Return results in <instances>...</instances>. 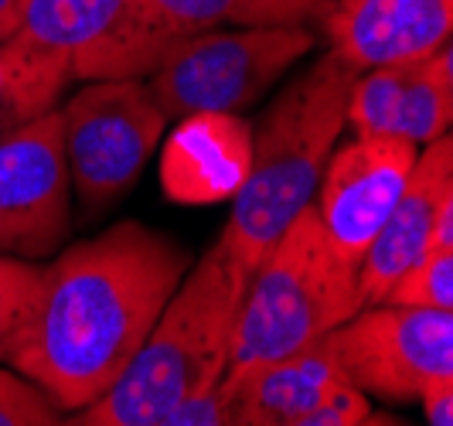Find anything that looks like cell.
<instances>
[{
  "instance_id": "cell-1",
  "label": "cell",
  "mask_w": 453,
  "mask_h": 426,
  "mask_svg": "<svg viewBox=\"0 0 453 426\" xmlns=\"http://www.w3.org/2000/svg\"><path fill=\"white\" fill-rule=\"evenodd\" d=\"M191 267L188 249L143 222H119L42 267V290L4 365L62 413L103 399L147 341Z\"/></svg>"
},
{
  "instance_id": "cell-2",
  "label": "cell",
  "mask_w": 453,
  "mask_h": 426,
  "mask_svg": "<svg viewBox=\"0 0 453 426\" xmlns=\"http://www.w3.org/2000/svg\"><path fill=\"white\" fill-rule=\"evenodd\" d=\"M358 72L327 48L276 92L252 130L250 178L232 198L222 232L250 273L266 259L283 228L314 205L324 167L348 130V99Z\"/></svg>"
},
{
  "instance_id": "cell-3",
  "label": "cell",
  "mask_w": 453,
  "mask_h": 426,
  "mask_svg": "<svg viewBox=\"0 0 453 426\" xmlns=\"http://www.w3.org/2000/svg\"><path fill=\"white\" fill-rule=\"evenodd\" d=\"M246 280L250 269L226 236H219L202 259L188 267L127 372L103 399L79 409L72 423L157 426L171 406L219 385L232 359V331Z\"/></svg>"
},
{
  "instance_id": "cell-4",
  "label": "cell",
  "mask_w": 453,
  "mask_h": 426,
  "mask_svg": "<svg viewBox=\"0 0 453 426\" xmlns=\"http://www.w3.org/2000/svg\"><path fill=\"white\" fill-rule=\"evenodd\" d=\"M358 311V269L334 252L318 208L307 205L246 280L226 376L307 348Z\"/></svg>"
},
{
  "instance_id": "cell-5",
  "label": "cell",
  "mask_w": 453,
  "mask_h": 426,
  "mask_svg": "<svg viewBox=\"0 0 453 426\" xmlns=\"http://www.w3.org/2000/svg\"><path fill=\"white\" fill-rule=\"evenodd\" d=\"M314 48L318 27L307 24L198 31L184 35L167 51L147 86L167 120L191 112H242Z\"/></svg>"
},
{
  "instance_id": "cell-6",
  "label": "cell",
  "mask_w": 453,
  "mask_h": 426,
  "mask_svg": "<svg viewBox=\"0 0 453 426\" xmlns=\"http://www.w3.org/2000/svg\"><path fill=\"white\" fill-rule=\"evenodd\" d=\"M58 112L72 195L86 215L110 208L134 188L167 127L147 79L86 82Z\"/></svg>"
},
{
  "instance_id": "cell-7",
  "label": "cell",
  "mask_w": 453,
  "mask_h": 426,
  "mask_svg": "<svg viewBox=\"0 0 453 426\" xmlns=\"http://www.w3.org/2000/svg\"><path fill=\"white\" fill-rule=\"evenodd\" d=\"M21 31L58 48L75 82L150 79L184 38L157 0H24Z\"/></svg>"
},
{
  "instance_id": "cell-8",
  "label": "cell",
  "mask_w": 453,
  "mask_h": 426,
  "mask_svg": "<svg viewBox=\"0 0 453 426\" xmlns=\"http://www.w3.org/2000/svg\"><path fill=\"white\" fill-rule=\"evenodd\" d=\"M344 379L386 403H419L453 382V311L372 304L331 331Z\"/></svg>"
},
{
  "instance_id": "cell-9",
  "label": "cell",
  "mask_w": 453,
  "mask_h": 426,
  "mask_svg": "<svg viewBox=\"0 0 453 426\" xmlns=\"http://www.w3.org/2000/svg\"><path fill=\"white\" fill-rule=\"evenodd\" d=\"M72 222L62 112L0 134V252L21 259L55 256Z\"/></svg>"
},
{
  "instance_id": "cell-10",
  "label": "cell",
  "mask_w": 453,
  "mask_h": 426,
  "mask_svg": "<svg viewBox=\"0 0 453 426\" xmlns=\"http://www.w3.org/2000/svg\"><path fill=\"white\" fill-rule=\"evenodd\" d=\"M419 147L399 136H355L334 147L314 195V208L331 246L348 267L365 252L399 202Z\"/></svg>"
},
{
  "instance_id": "cell-11",
  "label": "cell",
  "mask_w": 453,
  "mask_h": 426,
  "mask_svg": "<svg viewBox=\"0 0 453 426\" xmlns=\"http://www.w3.org/2000/svg\"><path fill=\"white\" fill-rule=\"evenodd\" d=\"M355 136H399L416 147L453 130V106L440 51L358 72L348 99Z\"/></svg>"
},
{
  "instance_id": "cell-12",
  "label": "cell",
  "mask_w": 453,
  "mask_h": 426,
  "mask_svg": "<svg viewBox=\"0 0 453 426\" xmlns=\"http://www.w3.org/2000/svg\"><path fill=\"white\" fill-rule=\"evenodd\" d=\"M252 167V127L239 112H191L160 147V188L178 205L232 202Z\"/></svg>"
},
{
  "instance_id": "cell-13",
  "label": "cell",
  "mask_w": 453,
  "mask_h": 426,
  "mask_svg": "<svg viewBox=\"0 0 453 426\" xmlns=\"http://www.w3.org/2000/svg\"><path fill=\"white\" fill-rule=\"evenodd\" d=\"M453 178V130L419 147L399 202L386 219L382 232L365 252L358 267V300L362 307L382 304L392 283L433 246L436 212Z\"/></svg>"
},
{
  "instance_id": "cell-14",
  "label": "cell",
  "mask_w": 453,
  "mask_h": 426,
  "mask_svg": "<svg viewBox=\"0 0 453 426\" xmlns=\"http://www.w3.org/2000/svg\"><path fill=\"white\" fill-rule=\"evenodd\" d=\"M324 35L331 51L362 72L419 58L453 38V0H338Z\"/></svg>"
},
{
  "instance_id": "cell-15",
  "label": "cell",
  "mask_w": 453,
  "mask_h": 426,
  "mask_svg": "<svg viewBox=\"0 0 453 426\" xmlns=\"http://www.w3.org/2000/svg\"><path fill=\"white\" fill-rule=\"evenodd\" d=\"M338 382H344V372L327 335L290 355L226 376L222 385L235 426H296L300 416Z\"/></svg>"
},
{
  "instance_id": "cell-16",
  "label": "cell",
  "mask_w": 453,
  "mask_h": 426,
  "mask_svg": "<svg viewBox=\"0 0 453 426\" xmlns=\"http://www.w3.org/2000/svg\"><path fill=\"white\" fill-rule=\"evenodd\" d=\"M72 82V66L58 48L42 45L27 31L0 42V134L55 110Z\"/></svg>"
},
{
  "instance_id": "cell-17",
  "label": "cell",
  "mask_w": 453,
  "mask_h": 426,
  "mask_svg": "<svg viewBox=\"0 0 453 426\" xmlns=\"http://www.w3.org/2000/svg\"><path fill=\"white\" fill-rule=\"evenodd\" d=\"M164 18L181 35L215 27H280L307 24L324 27L338 0H157Z\"/></svg>"
},
{
  "instance_id": "cell-18",
  "label": "cell",
  "mask_w": 453,
  "mask_h": 426,
  "mask_svg": "<svg viewBox=\"0 0 453 426\" xmlns=\"http://www.w3.org/2000/svg\"><path fill=\"white\" fill-rule=\"evenodd\" d=\"M42 290V263L0 252V361L24 331Z\"/></svg>"
},
{
  "instance_id": "cell-19",
  "label": "cell",
  "mask_w": 453,
  "mask_h": 426,
  "mask_svg": "<svg viewBox=\"0 0 453 426\" xmlns=\"http://www.w3.org/2000/svg\"><path fill=\"white\" fill-rule=\"evenodd\" d=\"M386 300L388 304L433 307V311H453V246L426 249L392 283Z\"/></svg>"
},
{
  "instance_id": "cell-20",
  "label": "cell",
  "mask_w": 453,
  "mask_h": 426,
  "mask_svg": "<svg viewBox=\"0 0 453 426\" xmlns=\"http://www.w3.org/2000/svg\"><path fill=\"white\" fill-rule=\"evenodd\" d=\"M62 409L51 403L42 385L21 376L18 368L0 365V426H55Z\"/></svg>"
},
{
  "instance_id": "cell-21",
  "label": "cell",
  "mask_w": 453,
  "mask_h": 426,
  "mask_svg": "<svg viewBox=\"0 0 453 426\" xmlns=\"http://www.w3.org/2000/svg\"><path fill=\"white\" fill-rule=\"evenodd\" d=\"M365 423H392L382 413H372V399L355 382L331 385L318 403L311 406L296 426H365Z\"/></svg>"
},
{
  "instance_id": "cell-22",
  "label": "cell",
  "mask_w": 453,
  "mask_h": 426,
  "mask_svg": "<svg viewBox=\"0 0 453 426\" xmlns=\"http://www.w3.org/2000/svg\"><path fill=\"white\" fill-rule=\"evenodd\" d=\"M157 426H235L232 420V403H228L226 385H211L202 392H191L188 399L178 406H171Z\"/></svg>"
},
{
  "instance_id": "cell-23",
  "label": "cell",
  "mask_w": 453,
  "mask_h": 426,
  "mask_svg": "<svg viewBox=\"0 0 453 426\" xmlns=\"http://www.w3.org/2000/svg\"><path fill=\"white\" fill-rule=\"evenodd\" d=\"M419 406H423V416L430 426H453V382L430 389L419 399Z\"/></svg>"
},
{
  "instance_id": "cell-24",
  "label": "cell",
  "mask_w": 453,
  "mask_h": 426,
  "mask_svg": "<svg viewBox=\"0 0 453 426\" xmlns=\"http://www.w3.org/2000/svg\"><path fill=\"white\" fill-rule=\"evenodd\" d=\"M433 246H453V178L443 191V202L436 212V228H433ZM430 246V249H433Z\"/></svg>"
},
{
  "instance_id": "cell-25",
  "label": "cell",
  "mask_w": 453,
  "mask_h": 426,
  "mask_svg": "<svg viewBox=\"0 0 453 426\" xmlns=\"http://www.w3.org/2000/svg\"><path fill=\"white\" fill-rule=\"evenodd\" d=\"M24 0H0V42L14 38L21 31Z\"/></svg>"
},
{
  "instance_id": "cell-26",
  "label": "cell",
  "mask_w": 453,
  "mask_h": 426,
  "mask_svg": "<svg viewBox=\"0 0 453 426\" xmlns=\"http://www.w3.org/2000/svg\"><path fill=\"white\" fill-rule=\"evenodd\" d=\"M440 58H443V75H447V89H450V106H453V38L440 48Z\"/></svg>"
}]
</instances>
